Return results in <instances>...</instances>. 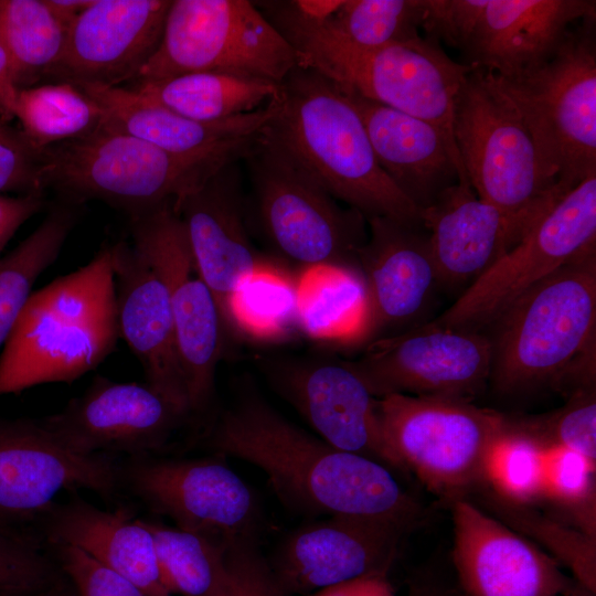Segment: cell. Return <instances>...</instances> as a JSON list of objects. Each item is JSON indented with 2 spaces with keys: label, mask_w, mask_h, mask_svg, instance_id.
<instances>
[{
  "label": "cell",
  "mask_w": 596,
  "mask_h": 596,
  "mask_svg": "<svg viewBox=\"0 0 596 596\" xmlns=\"http://www.w3.org/2000/svg\"><path fill=\"white\" fill-rule=\"evenodd\" d=\"M209 443L215 454L262 469L278 498L298 512L380 520L412 531L424 520V509L391 469L308 434L255 392L242 393L220 415Z\"/></svg>",
  "instance_id": "cell-1"
},
{
  "label": "cell",
  "mask_w": 596,
  "mask_h": 596,
  "mask_svg": "<svg viewBox=\"0 0 596 596\" xmlns=\"http://www.w3.org/2000/svg\"><path fill=\"white\" fill-rule=\"evenodd\" d=\"M259 136L291 159L336 200L368 220L422 225V210L380 167L355 107L329 79L298 64L269 100Z\"/></svg>",
  "instance_id": "cell-2"
},
{
  "label": "cell",
  "mask_w": 596,
  "mask_h": 596,
  "mask_svg": "<svg viewBox=\"0 0 596 596\" xmlns=\"http://www.w3.org/2000/svg\"><path fill=\"white\" fill-rule=\"evenodd\" d=\"M490 326L489 381L499 393L594 387L596 246L525 290Z\"/></svg>",
  "instance_id": "cell-3"
},
{
  "label": "cell",
  "mask_w": 596,
  "mask_h": 596,
  "mask_svg": "<svg viewBox=\"0 0 596 596\" xmlns=\"http://www.w3.org/2000/svg\"><path fill=\"white\" fill-rule=\"evenodd\" d=\"M256 7L296 51L298 64L342 92L436 125L456 146L455 108L471 65L455 62L436 41L423 36L363 47L344 39L327 20L302 17L289 1H264Z\"/></svg>",
  "instance_id": "cell-4"
},
{
  "label": "cell",
  "mask_w": 596,
  "mask_h": 596,
  "mask_svg": "<svg viewBox=\"0 0 596 596\" xmlns=\"http://www.w3.org/2000/svg\"><path fill=\"white\" fill-rule=\"evenodd\" d=\"M119 339L111 247L31 294L0 354V396L72 383Z\"/></svg>",
  "instance_id": "cell-5"
},
{
  "label": "cell",
  "mask_w": 596,
  "mask_h": 596,
  "mask_svg": "<svg viewBox=\"0 0 596 596\" xmlns=\"http://www.w3.org/2000/svg\"><path fill=\"white\" fill-rule=\"evenodd\" d=\"M258 134L222 150L179 156L102 123L93 132L41 151L44 191L74 203L98 199L131 213L178 202L224 164L243 160Z\"/></svg>",
  "instance_id": "cell-6"
},
{
  "label": "cell",
  "mask_w": 596,
  "mask_h": 596,
  "mask_svg": "<svg viewBox=\"0 0 596 596\" xmlns=\"http://www.w3.org/2000/svg\"><path fill=\"white\" fill-rule=\"evenodd\" d=\"M544 64L494 83L511 100L545 174L565 193L596 173L595 17L586 18Z\"/></svg>",
  "instance_id": "cell-7"
},
{
  "label": "cell",
  "mask_w": 596,
  "mask_h": 596,
  "mask_svg": "<svg viewBox=\"0 0 596 596\" xmlns=\"http://www.w3.org/2000/svg\"><path fill=\"white\" fill-rule=\"evenodd\" d=\"M454 139L476 195L511 214H543L566 193L544 172L535 145L490 71L473 67L460 91Z\"/></svg>",
  "instance_id": "cell-8"
},
{
  "label": "cell",
  "mask_w": 596,
  "mask_h": 596,
  "mask_svg": "<svg viewBox=\"0 0 596 596\" xmlns=\"http://www.w3.org/2000/svg\"><path fill=\"white\" fill-rule=\"evenodd\" d=\"M247 167L258 224L272 246L306 269L358 270V254L368 238L366 220L342 207L309 174L258 134L242 160Z\"/></svg>",
  "instance_id": "cell-9"
},
{
  "label": "cell",
  "mask_w": 596,
  "mask_h": 596,
  "mask_svg": "<svg viewBox=\"0 0 596 596\" xmlns=\"http://www.w3.org/2000/svg\"><path fill=\"white\" fill-rule=\"evenodd\" d=\"M383 436L407 473L451 503L482 482L487 457L508 429L502 414L446 396L377 398Z\"/></svg>",
  "instance_id": "cell-10"
},
{
  "label": "cell",
  "mask_w": 596,
  "mask_h": 596,
  "mask_svg": "<svg viewBox=\"0 0 596 596\" xmlns=\"http://www.w3.org/2000/svg\"><path fill=\"white\" fill-rule=\"evenodd\" d=\"M297 65L255 2L172 0L159 46L131 83L210 72L279 84Z\"/></svg>",
  "instance_id": "cell-11"
},
{
  "label": "cell",
  "mask_w": 596,
  "mask_h": 596,
  "mask_svg": "<svg viewBox=\"0 0 596 596\" xmlns=\"http://www.w3.org/2000/svg\"><path fill=\"white\" fill-rule=\"evenodd\" d=\"M131 243L166 281L190 414L211 404L227 334L216 299L193 260L174 201L131 213Z\"/></svg>",
  "instance_id": "cell-12"
},
{
  "label": "cell",
  "mask_w": 596,
  "mask_h": 596,
  "mask_svg": "<svg viewBox=\"0 0 596 596\" xmlns=\"http://www.w3.org/2000/svg\"><path fill=\"white\" fill-rule=\"evenodd\" d=\"M595 246L596 173L557 201L519 244L429 323L480 331L525 290Z\"/></svg>",
  "instance_id": "cell-13"
},
{
  "label": "cell",
  "mask_w": 596,
  "mask_h": 596,
  "mask_svg": "<svg viewBox=\"0 0 596 596\" xmlns=\"http://www.w3.org/2000/svg\"><path fill=\"white\" fill-rule=\"evenodd\" d=\"M224 456L196 459L131 457L119 471L130 491L177 528L223 544L255 540L260 510Z\"/></svg>",
  "instance_id": "cell-14"
},
{
  "label": "cell",
  "mask_w": 596,
  "mask_h": 596,
  "mask_svg": "<svg viewBox=\"0 0 596 596\" xmlns=\"http://www.w3.org/2000/svg\"><path fill=\"white\" fill-rule=\"evenodd\" d=\"M492 347L480 331L419 324L373 341L349 361L371 394L472 401L490 380Z\"/></svg>",
  "instance_id": "cell-15"
},
{
  "label": "cell",
  "mask_w": 596,
  "mask_h": 596,
  "mask_svg": "<svg viewBox=\"0 0 596 596\" xmlns=\"http://www.w3.org/2000/svg\"><path fill=\"white\" fill-rule=\"evenodd\" d=\"M270 386L332 447L407 473L380 425L377 398L349 361L327 358L258 356Z\"/></svg>",
  "instance_id": "cell-16"
},
{
  "label": "cell",
  "mask_w": 596,
  "mask_h": 596,
  "mask_svg": "<svg viewBox=\"0 0 596 596\" xmlns=\"http://www.w3.org/2000/svg\"><path fill=\"white\" fill-rule=\"evenodd\" d=\"M188 418L148 383L97 376L83 394L40 423L74 454L139 457L161 449Z\"/></svg>",
  "instance_id": "cell-17"
},
{
  "label": "cell",
  "mask_w": 596,
  "mask_h": 596,
  "mask_svg": "<svg viewBox=\"0 0 596 596\" xmlns=\"http://www.w3.org/2000/svg\"><path fill=\"white\" fill-rule=\"evenodd\" d=\"M366 221L370 232L358 254L364 306L353 341L364 345L419 326L440 287L423 226L382 216Z\"/></svg>",
  "instance_id": "cell-18"
},
{
  "label": "cell",
  "mask_w": 596,
  "mask_h": 596,
  "mask_svg": "<svg viewBox=\"0 0 596 596\" xmlns=\"http://www.w3.org/2000/svg\"><path fill=\"white\" fill-rule=\"evenodd\" d=\"M119 471L108 455L67 450L40 421L0 419V517L17 525L40 520L62 490L110 497Z\"/></svg>",
  "instance_id": "cell-19"
},
{
  "label": "cell",
  "mask_w": 596,
  "mask_h": 596,
  "mask_svg": "<svg viewBox=\"0 0 596 596\" xmlns=\"http://www.w3.org/2000/svg\"><path fill=\"white\" fill-rule=\"evenodd\" d=\"M450 505L454 567L464 596H556L577 585L546 552L473 500Z\"/></svg>",
  "instance_id": "cell-20"
},
{
  "label": "cell",
  "mask_w": 596,
  "mask_h": 596,
  "mask_svg": "<svg viewBox=\"0 0 596 596\" xmlns=\"http://www.w3.org/2000/svg\"><path fill=\"white\" fill-rule=\"evenodd\" d=\"M412 530L401 524L332 515L291 532L268 561L291 596L372 574H389L402 541Z\"/></svg>",
  "instance_id": "cell-21"
},
{
  "label": "cell",
  "mask_w": 596,
  "mask_h": 596,
  "mask_svg": "<svg viewBox=\"0 0 596 596\" xmlns=\"http://www.w3.org/2000/svg\"><path fill=\"white\" fill-rule=\"evenodd\" d=\"M241 163L235 160L224 164L174 202L193 260L216 299L226 332H233V295L267 265L259 260L248 236Z\"/></svg>",
  "instance_id": "cell-22"
},
{
  "label": "cell",
  "mask_w": 596,
  "mask_h": 596,
  "mask_svg": "<svg viewBox=\"0 0 596 596\" xmlns=\"http://www.w3.org/2000/svg\"><path fill=\"white\" fill-rule=\"evenodd\" d=\"M170 4L171 0H93L70 24L50 81L131 83L159 46Z\"/></svg>",
  "instance_id": "cell-23"
},
{
  "label": "cell",
  "mask_w": 596,
  "mask_h": 596,
  "mask_svg": "<svg viewBox=\"0 0 596 596\" xmlns=\"http://www.w3.org/2000/svg\"><path fill=\"white\" fill-rule=\"evenodd\" d=\"M545 213L511 214L479 199L469 184L447 188L422 210L440 287H469Z\"/></svg>",
  "instance_id": "cell-24"
},
{
  "label": "cell",
  "mask_w": 596,
  "mask_h": 596,
  "mask_svg": "<svg viewBox=\"0 0 596 596\" xmlns=\"http://www.w3.org/2000/svg\"><path fill=\"white\" fill-rule=\"evenodd\" d=\"M110 247L119 338L141 363L146 383L190 417L168 286L131 242Z\"/></svg>",
  "instance_id": "cell-25"
},
{
  "label": "cell",
  "mask_w": 596,
  "mask_h": 596,
  "mask_svg": "<svg viewBox=\"0 0 596 596\" xmlns=\"http://www.w3.org/2000/svg\"><path fill=\"white\" fill-rule=\"evenodd\" d=\"M592 17L596 2L590 0H483L461 50L469 65L517 77L550 60L571 25Z\"/></svg>",
  "instance_id": "cell-26"
},
{
  "label": "cell",
  "mask_w": 596,
  "mask_h": 596,
  "mask_svg": "<svg viewBox=\"0 0 596 596\" xmlns=\"http://www.w3.org/2000/svg\"><path fill=\"white\" fill-rule=\"evenodd\" d=\"M342 93L361 116L380 167L417 207L457 182L469 184L457 147L436 125Z\"/></svg>",
  "instance_id": "cell-27"
},
{
  "label": "cell",
  "mask_w": 596,
  "mask_h": 596,
  "mask_svg": "<svg viewBox=\"0 0 596 596\" xmlns=\"http://www.w3.org/2000/svg\"><path fill=\"white\" fill-rule=\"evenodd\" d=\"M40 520L52 545L83 551L150 596H172L162 579L151 532L128 509L103 510L75 498L54 503Z\"/></svg>",
  "instance_id": "cell-28"
},
{
  "label": "cell",
  "mask_w": 596,
  "mask_h": 596,
  "mask_svg": "<svg viewBox=\"0 0 596 596\" xmlns=\"http://www.w3.org/2000/svg\"><path fill=\"white\" fill-rule=\"evenodd\" d=\"M103 111L108 127L179 156L212 153L259 132L272 115L268 102L257 110L219 121H198L159 106L128 86L77 85Z\"/></svg>",
  "instance_id": "cell-29"
},
{
  "label": "cell",
  "mask_w": 596,
  "mask_h": 596,
  "mask_svg": "<svg viewBox=\"0 0 596 596\" xmlns=\"http://www.w3.org/2000/svg\"><path fill=\"white\" fill-rule=\"evenodd\" d=\"M128 86L155 104L198 121H219L265 106L278 84L222 73L198 72Z\"/></svg>",
  "instance_id": "cell-30"
},
{
  "label": "cell",
  "mask_w": 596,
  "mask_h": 596,
  "mask_svg": "<svg viewBox=\"0 0 596 596\" xmlns=\"http://www.w3.org/2000/svg\"><path fill=\"white\" fill-rule=\"evenodd\" d=\"M68 26L49 0H2L0 45L18 89L51 79L62 58Z\"/></svg>",
  "instance_id": "cell-31"
},
{
  "label": "cell",
  "mask_w": 596,
  "mask_h": 596,
  "mask_svg": "<svg viewBox=\"0 0 596 596\" xmlns=\"http://www.w3.org/2000/svg\"><path fill=\"white\" fill-rule=\"evenodd\" d=\"M14 118L21 132L38 151L82 138L103 123L97 103L68 82H46L19 89Z\"/></svg>",
  "instance_id": "cell-32"
},
{
  "label": "cell",
  "mask_w": 596,
  "mask_h": 596,
  "mask_svg": "<svg viewBox=\"0 0 596 596\" xmlns=\"http://www.w3.org/2000/svg\"><path fill=\"white\" fill-rule=\"evenodd\" d=\"M75 224L74 209L53 207L40 225L0 257V348L12 332L40 275L58 257Z\"/></svg>",
  "instance_id": "cell-33"
},
{
  "label": "cell",
  "mask_w": 596,
  "mask_h": 596,
  "mask_svg": "<svg viewBox=\"0 0 596 596\" xmlns=\"http://www.w3.org/2000/svg\"><path fill=\"white\" fill-rule=\"evenodd\" d=\"M478 497L490 514L520 533L565 566L573 579L596 594V536L549 517L529 504L505 500L480 485L469 497ZM545 552V551H544Z\"/></svg>",
  "instance_id": "cell-34"
},
{
  "label": "cell",
  "mask_w": 596,
  "mask_h": 596,
  "mask_svg": "<svg viewBox=\"0 0 596 596\" xmlns=\"http://www.w3.org/2000/svg\"><path fill=\"white\" fill-rule=\"evenodd\" d=\"M363 306L364 288L356 270L317 267L298 278L299 328L311 338L353 343Z\"/></svg>",
  "instance_id": "cell-35"
},
{
  "label": "cell",
  "mask_w": 596,
  "mask_h": 596,
  "mask_svg": "<svg viewBox=\"0 0 596 596\" xmlns=\"http://www.w3.org/2000/svg\"><path fill=\"white\" fill-rule=\"evenodd\" d=\"M153 536L162 579L170 594L221 596L228 582L227 544L142 519Z\"/></svg>",
  "instance_id": "cell-36"
},
{
  "label": "cell",
  "mask_w": 596,
  "mask_h": 596,
  "mask_svg": "<svg viewBox=\"0 0 596 596\" xmlns=\"http://www.w3.org/2000/svg\"><path fill=\"white\" fill-rule=\"evenodd\" d=\"M230 318L233 332L267 340L287 336L299 328L298 279L266 265L237 288Z\"/></svg>",
  "instance_id": "cell-37"
},
{
  "label": "cell",
  "mask_w": 596,
  "mask_h": 596,
  "mask_svg": "<svg viewBox=\"0 0 596 596\" xmlns=\"http://www.w3.org/2000/svg\"><path fill=\"white\" fill-rule=\"evenodd\" d=\"M423 14L424 0H348L327 21L353 44L380 47L421 38Z\"/></svg>",
  "instance_id": "cell-38"
},
{
  "label": "cell",
  "mask_w": 596,
  "mask_h": 596,
  "mask_svg": "<svg viewBox=\"0 0 596 596\" xmlns=\"http://www.w3.org/2000/svg\"><path fill=\"white\" fill-rule=\"evenodd\" d=\"M545 450L508 419V429L487 457L481 485L515 503L532 505L543 500Z\"/></svg>",
  "instance_id": "cell-39"
},
{
  "label": "cell",
  "mask_w": 596,
  "mask_h": 596,
  "mask_svg": "<svg viewBox=\"0 0 596 596\" xmlns=\"http://www.w3.org/2000/svg\"><path fill=\"white\" fill-rule=\"evenodd\" d=\"M596 464L561 448L545 450L544 499L570 513L574 526L596 536Z\"/></svg>",
  "instance_id": "cell-40"
},
{
  "label": "cell",
  "mask_w": 596,
  "mask_h": 596,
  "mask_svg": "<svg viewBox=\"0 0 596 596\" xmlns=\"http://www.w3.org/2000/svg\"><path fill=\"white\" fill-rule=\"evenodd\" d=\"M510 424L514 429L539 441L545 449L551 447L570 449L596 464L594 387L574 392L564 407L547 417L535 421H510Z\"/></svg>",
  "instance_id": "cell-41"
},
{
  "label": "cell",
  "mask_w": 596,
  "mask_h": 596,
  "mask_svg": "<svg viewBox=\"0 0 596 596\" xmlns=\"http://www.w3.org/2000/svg\"><path fill=\"white\" fill-rule=\"evenodd\" d=\"M51 565L26 528L0 517V592H32L49 586Z\"/></svg>",
  "instance_id": "cell-42"
},
{
  "label": "cell",
  "mask_w": 596,
  "mask_h": 596,
  "mask_svg": "<svg viewBox=\"0 0 596 596\" xmlns=\"http://www.w3.org/2000/svg\"><path fill=\"white\" fill-rule=\"evenodd\" d=\"M227 563L228 582L221 596H290L259 553L255 540L231 544Z\"/></svg>",
  "instance_id": "cell-43"
},
{
  "label": "cell",
  "mask_w": 596,
  "mask_h": 596,
  "mask_svg": "<svg viewBox=\"0 0 596 596\" xmlns=\"http://www.w3.org/2000/svg\"><path fill=\"white\" fill-rule=\"evenodd\" d=\"M77 596H150L134 583L97 563L83 551L53 545Z\"/></svg>",
  "instance_id": "cell-44"
},
{
  "label": "cell",
  "mask_w": 596,
  "mask_h": 596,
  "mask_svg": "<svg viewBox=\"0 0 596 596\" xmlns=\"http://www.w3.org/2000/svg\"><path fill=\"white\" fill-rule=\"evenodd\" d=\"M41 151L34 149L23 134L0 140V194H43Z\"/></svg>",
  "instance_id": "cell-45"
},
{
  "label": "cell",
  "mask_w": 596,
  "mask_h": 596,
  "mask_svg": "<svg viewBox=\"0 0 596 596\" xmlns=\"http://www.w3.org/2000/svg\"><path fill=\"white\" fill-rule=\"evenodd\" d=\"M44 205L43 194H0V257L15 232Z\"/></svg>",
  "instance_id": "cell-46"
},
{
  "label": "cell",
  "mask_w": 596,
  "mask_h": 596,
  "mask_svg": "<svg viewBox=\"0 0 596 596\" xmlns=\"http://www.w3.org/2000/svg\"><path fill=\"white\" fill-rule=\"evenodd\" d=\"M389 574H372L313 592L310 596H395Z\"/></svg>",
  "instance_id": "cell-47"
},
{
  "label": "cell",
  "mask_w": 596,
  "mask_h": 596,
  "mask_svg": "<svg viewBox=\"0 0 596 596\" xmlns=\"http://www.w3.org/2000/svg\"><path fill=\"white\" fill-rule=\"evenodd\" d=\"M8 56L0 45V120L9 123L14 119V106L18 95Z\"/></svg>",
  "instance_id": "cell-48"
},
{
  "label": "cell",
  "mask_w": 596,
  "mask_h": 596,
  "mask_svg": "<svg viewBox=\"0 0 596 596\" xmlns=\"http://www.w3.org/2000/svg\"><path fill=\"white\" fill-rule=\"evenodd\" d=\"M407 596H464L457 584L437 576L418 575L408 583Z\"/></svg>",
  "instance_id": "cell-49"
},
{
  "label": "cell",
  "mask_w": 596,
  "mask_h": 596,
  "mask_svg": "<svg viewBox=\"0 0 596 596\" xmlns=\"http://www.w3.org/2000/svg\"><path fill=\"white\" fill-rule=\"evenodd\" d=\"M292 8L302 17L323 21L330 19L342 6V0H294Z\"/></svg>",
  "instance_id": "cell-50"
},
{
  "label": "cell",
  "mask_w": 596,
  "mask_h": 596,
  "mask_svg": "<svg viewBox=\"0 0 596 596\" xmlns=\"http://www.w3.org/2000/svg\"><path fill=\"white\" fill-rule=\"evenodd\" d=\"M0 596H77L76 593H70L60 587H45L32 592H18V593H8L0 592Z\"/></svg>",
  "instance_id": "cell-51"
},
{
  "label": "cell",
  "mask_w": 596,
  "mask_h": 596,
  "mask_svg": "<svg viewBox=\"0 0 596 596\" xmlns=\"http://www.w3.org/2000/svg\"><path fill=\"white\" fill-rule=\"evenodd\" d=\"M22 136L20 129H14L0 120V140L14 139Z\"/></svg>",
  "instance_id": "cell-52"
},
{
  "label": "cell",
  "mask_w": 596,
  "mask_h": 596,
  "mask_svg": "<svg viewBox=\"0 0 596 596\" xmlns=\"http://www.w3.org/2000/svg\"><path fill=\"white\" fill-rule=\"evenodd\" d=\"M556 596H595V594L587 590V589H585L584 587H582L581 585L577 584L572 589H570V590H567L565 593L558 594Z\"/></svg>",
  "instance_id": "cell-53"
},
{
  "label": "cell",
  "mask_w": 596,
  "mask_h": 596,
  "mask_svg": "<svg viewBox=\"0 0 596 596\" xmlns=\"http://www.w3.org/2000/svg\"><path fill=\"white\" fill-rule=\"evenodd\" d=\"M2 0H0V7H1Z\"/></svg>",
  "instance_id": "cell-54"
}]
</instances>
